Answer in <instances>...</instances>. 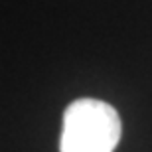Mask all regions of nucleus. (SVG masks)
<instances>
[{
  "instance_id": "f257e3e1",
  "label": "nucleus",
  "mask_w": 152,
  "mask_h": 152,
  "mask_svg": "<svg viewBox=\"0 0 152 152\" xmlns=\"http://www.w3.org/2000/svg\"><path fill=\"white\" fill-rule=\"evenodd\" d=\"M123 124L117 109L101 99H75L63 113L59 152H115Z\"/></svg>"
}]
</instances>
